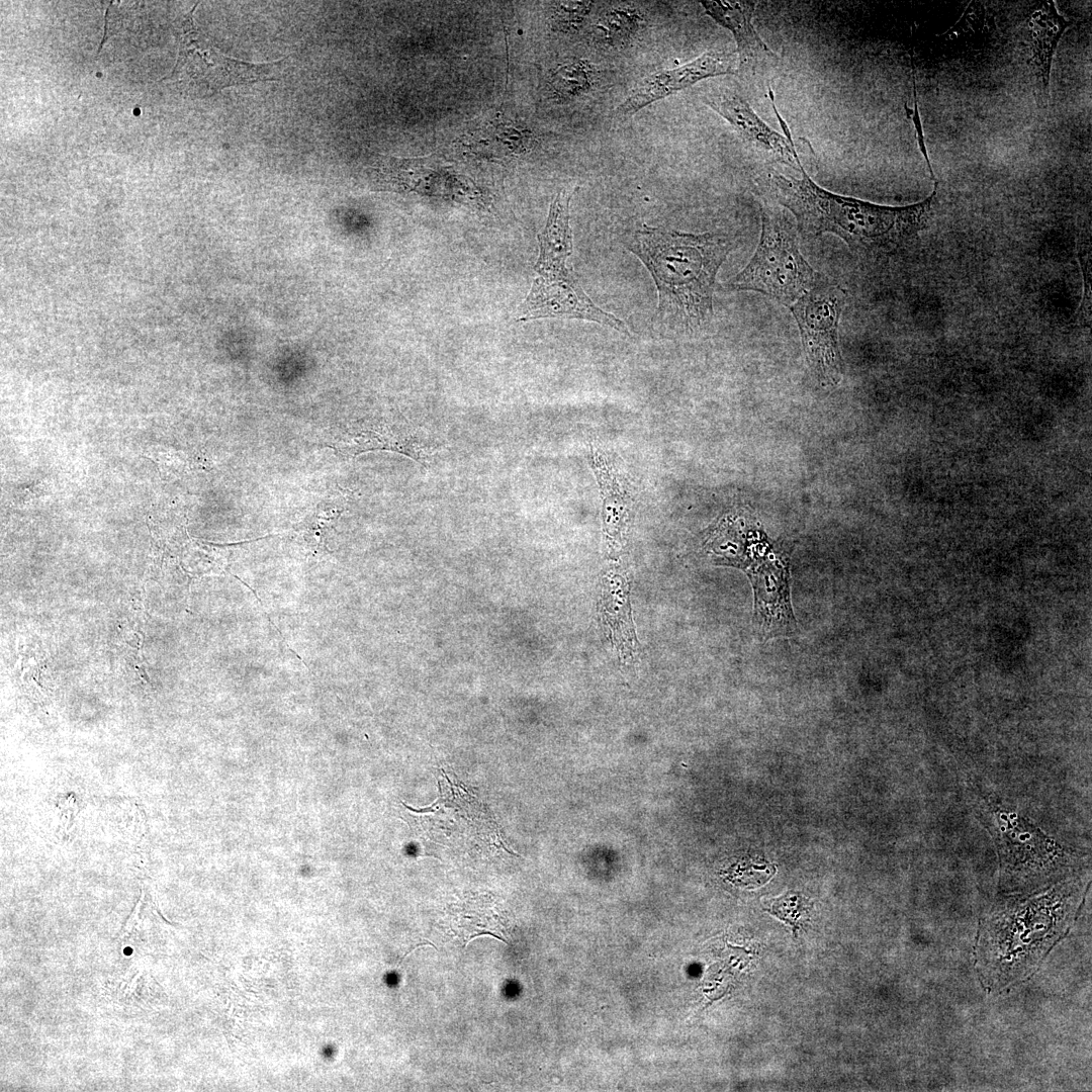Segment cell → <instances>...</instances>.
Here are the masks:
<instances>
[{
  "label": "cell",
  "mask_w": 1092,
  "mask_h": 1092,
  "mask_svg": "<svg viewBox=\"0 0 1092 1092\" xmlns=\"http://www.w3.org/2000/svg\"><path fill=\"white\" fill-rule=\"evenodd\" d=\"M1087 875L1072 874L1031 893L997 900L982 919L976 966L990 991L1032 974L1072 925L1087 888Z\"/></svg>",
  "instance_id": "1"
},
{
  "label": "cell",
  "mask_w": 1092,
  "mask_h": 1092,
  "mask_svg": "<svg viewBox=\"0 0 1092 1092\" xmlns=\"http://www.w3.org/2000/svg\"><path fill=\"white\" fill-rule=\"evenodd\" d=\"M738 240L644 225L626 242L650 272L658 293L652 329L662 334L705 331L713 315L716 275Z\"/></svg>",
  "instance_id": "2"
},
{
  "label": "cell",
  "mask_w": 1092,
  "mask_h": 1092,
  "mask_svg": "<svg viewBox=\"0 0 1092 1092\" xmlns=\"http://www.w3.org/2000/svg\"><path fill=\"white\" fill-rule=\"evenodd\" d=\"M801 177L776 171L767 175V187L777 201L795 216L805 236L831 233L853 252H888L905 244L924 228L935 190L921 202L886 206L832 193L817 185L799 166Z\"/></svg>",
  "instance_id": "3"
},
{
  "label": "cell",
  "mask_w": 1092,
  "mask_h": 1092,
  "mask_svg": "<svg viewBox=\"0 0 1092 1092\" xmlns=\"http://www.w3.org/2000/svg\"><path fill=\"white\" fill-rule=\"evenodd\" d=\"M572 193L561 190L551 202L544 230L538 235L539 255L530 291L517 309L516 318H569L595 322L622 334L625 323L605 311L578 283L567 260L572 255L569 204Z\"/></svg>",
  "instance_id": "4"
},
{
  "label": "cell",
  "mask_w": 1092,
  "mask_h": 1092,
  "mask_svg": "<svg viewBox=\"0 0 1092 1092\" xmlns=\"http://www.w3.org/2000/svg\"><path fill=\"white\" fill-rule=\"evenodd\" d=\"M760 217L761 234L753 257L725 285L762 293L789 307L823 277L802 256L796 229L784 211L763 205Z\"/></svg>",
  "instance_id": "5"
},
{
  "label": "cell",
  "mask_w": 1092,
  "mask_h": 1092,
  "mask_svg": "<svg viewBox=\"0 0 1092 1092\" xmlns=\"http://www.w3.org/2000/svg\"><path fill=\"white\" fill-rule=\"evenodd\" d=\"M989 817L998 845L1002 889L1031 893L1073 874V856L1038 829L998 808H990Z\"/></svg>",
  "instance_id": "6"
},
{
  "label": "cell",
  "mask_w": 1092,
  "mask_h": 1092,
  "mask_svg": "<svg viewBox=\"0 0 1092 1092\" xmlns=\"http://www.w3.org/2000/svg\"><path fill=\"white\" fill-rule=\"evenodd\" d=\"M194 8L180 23L178 58L170 76L180 92L202 98L231 86L273 79L279 62L253 64L225 56L196 26Z\"/></svg>",
  "instance_id": "7"
},
{
  "label": "cell",
  "mask_w": 1092,
  "mask_h": 1092,
  "mask_svg": "<svg viewBox=\"0 0 1092 1092\" xmlns=\"http://www.w3.org/2000/svg\"><path fill=\"white\" fill-rule=\"evenodd\" d=\"M844 305L845 290L823 278L789 306L808 362L824 384H836L842 376L838 326Z\"/></svg>",
  "instance_id": "8"
},
{
  "label": "cell",
  "mask_w": 1092,
  "mask_h": 1092,
  "mask_svg": "<svg viewBox=\"0 0 1092 1092\" xmlns=\"http://www.w3.org/2000/svg\"><path fill=\"white\" fill-rule=\"evenodd\" d=\"M767 91L785 135L764 122L746 98L735 88L709 86L702 90L701 98L703 103L724 118L749 146L772 162L797 169L801 161L795 150L791 132L778 112L772 89L769 88Z\"/></svg>",
  "instance_id": "9"
},
{
  "label": "cell",
  "mask_w": 1092,
  "mask_h": 1092,
  "mask_svg": "<svg viewBox=\"0 0 1092 1092\" xmlns=\"http://www.w3.org/2000/svg\"><path fill=\"white\" fill-rule=\"evenodd\" d=\"M736 52L711 50L678 67L652 73L642 79L615 110V118L625 120L642 108L708 78L735 75Z\"/></svg>",
  "instance_id": "10"
},
{
  "label": "cell",
  "mask_w": 1092,
  "mask_h": 1092,
  "mask_svg": "<svg viewBox=\"0 0 1092 1092\" xmlns=\"http://www.w3.org/2000/svg\"><path fill=\"white\" fill-rule=\"evenodd\" d=\"M706 13L719 25L727 28L736 41L737 74L762 86L769 81L779 67L780 57L763 41L756 31L752 16L754 1H701Z\"/></svg>",
  "instance_id": "11"
},
{
  "label": "cell",
  "mask_w": 1092,
  "mask_h": 1092,
  "mask_svg": "<svg viewBox=\"0 0 1092 1092\" xmlns=\"http://www.w3.org/2000/svg\"><path fill=\"white\" fill-rule=\"evenodd\" d=\"M754 590V622L760 638L793 635L797 629L790 604L788 566L762 558L747 569Z\"/></svg>",
  "instance_id": "12"
},
{
  "label": "cell",
  "mask_w": 1092,
  "mask_h": 1092,
  "mask_svg": "<svg viewBox=\"0 0 1092 1092\" xmlns=\"http://www.w3.org/2000/svg\"><path fill=\"white\" fill-rule=\"evenodd\" d=\"M1070 24V21L1058 12L1052 0L1036 4L1029 14L1027 20L1029 66L1038 108L1044 109L1049 106L1054 55L1063 33Z\"/></svg>",
  "instance_id": "13"
},
{
  "label": "cell",
  "mask_w": 1092,
  "mask_h": 1092,
  "mask_svg": "<svg viewBox=\"0 0 1092 1092\" xmlns=\"http://www.w3.org/2000/svg\"><path fill=\"white\" fill-rule=\"evenodd\" d=\"M592 464L603 500V522L608 553L615 555L623 546L631 509V495L599 450H593Z\"/></svg>",
  "instance_id": "14"
},
{
  "label": "cell",
  "mask_w": 1092,
  "mask_h": 1092,
  "mask_svg": "<svg viewBox=\"0 0 1092 1092\" xmlns=\"http://www.w3.org/2000/svg\"><path fill=\"white\" fill-rule=\"evenodd\" d=\"M641 12L629 3L609 5L595 23V32L599 42L612 49H623L630 44L644 25Z\"/></svg>",
  "instance_id": "15"
},
{
  "label": "cell",
  "mask_w": 1092,
  "mask_h": 1092,
  "mask_svg": "<svg viewBox=\"0 0 1092 1092\" xmlns=\"http://www.w3.org/2000/svg\"><path fill=\"white\" fill-rule=\"evenodd\" d=\"M601 81V71L589 61L578 59L561 66L550 80L553 94L574 99L590 93Z\"/></svg>",
  "instance_id": "16"
},
{
  "label": "cell",
  "mask_w": 1092,
  "mask_h": 1092,
  "mask_svg": "<svg viewBox=\"0 0 1092 1092\" xmlns=\"http://www.w3.org/2000/svg\"><path fill=\"white\" fill-rule=\"evenodd\" d=\"M811 906L810 901L801 894L789 892L772 900L765 911L785 921L796 932L802 920L808 918Z\"/></svg>",
  "instance_id": "17"
},
{
  "label": "cell",
  "mask_w": 1092,
  "mask_h": 1092,
  "mask_svg": "<svg viewBox=\"0 0 1092 1092\" xmlns=\"http://www.w3.org/2000/svg\"><path fill=\"white\" fill-rule=\"evenodd\" d=\"M593 1H562L553 5V23L563 31L579 29L594 7Z\"/></svg>",
  "instance_id": "18"
},
{
  "label": "cell",
  "mask_w": 1092,
  "mask_h": 1092,
  "mask_svg": "<svg viewBox=\"0 0 1092 1092\" xmlns=\"http://www.w3.org/2000/svg\"><path fill=\"white\" fill-rule=\"evenodd\" d=\"M483 935H489V936L495 937V938H497V939H499V940H502V941H504V942H507V941H506V939H504V938H503L502 936H498V935H496V934H493V933H491V932H488V931H486V932H481V933H479V934H474V935H472V936H471V937H470V938H469V939L467 940V942H466L465 946H466V945H467V943H468V942H470V941H471L472 939H474V938H477V937H480V936H483Z\"/></svg>",
  "instance_id": "19"
}]
</instances>
